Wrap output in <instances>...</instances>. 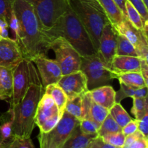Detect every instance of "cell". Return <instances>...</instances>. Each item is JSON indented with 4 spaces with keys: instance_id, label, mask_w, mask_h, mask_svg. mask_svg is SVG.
<instances>
[{
    "instance_id": "cell-46",
    "label": "cell",
    "mask_w": 148,
    "mask_h": 148,
    "mask_svg": "<svg viewBox=\"0 0 148 148\" xmlns=\"http://www.w3.org/2000/svg\"><path fill=\"white\" fill-rule=\"evenodd\" d=\"M143 1H144V2H145V5L147 6V4H148V0H143Z\"/></svg>"
},
{
    "instance_id": "cell-38",
    "label": "cell",
    "mask_w": 148,
    "mask_h": 148,
    "mask_svg": "<svg viewBox=\"0 0 148 148\" xmlns=\"http://www.w3.org/2000/svg\"><path fill=\"white\" fill-rule=\"evenodd\" d=\"M138 131L143 134L145 137L148 139V113L140 120H137Z\"/></svg>"
},
{
    "instance_id": "cell-42",
    "label": "cell",
    "mask_w": 148,
    "mask_h": 148,
    "mask_svg": "<svg viewBox=\"0 0 148 148\" xmlns=\"http://www.w3.org/2000/svg\"><path fill=\"white\" fill-rule=\"evenodd\" d=\"M9 37V27L7 22L0 18V38H6Z\"/></svg>"
},
{
    "instance_id": "cell-18",
    "label": "cell",
    "mask_w": 148,
    "mask_h": 148,
    "mask_svg": "<svg viewBox=\"0 0 148 148\" xmlns=\"http://www.w3.org/2000/svg\"><path fill=\"white\" fill-rule=\"evenodd\" d=\"M91 98L98 105L109 110L116 103V91L110 85H103L89 90Z\"/></svg>"
},
{
    "instance_id": "cell-36",
    "label": "cell",
    "mask_w": 148,
    "mask_h": 148,
    "mask_svg": "<svg viewBox=\"0 0 148 148\" xmlns=\"http://www.w3.org/2000/svg\"><path fill=\"white\" fill-rule=\"evenodd\" d=\"M131 4L139 12L141 17H143V21L148 22V10L147 7L145 4L143 0H128Z\"/></svg>"
},
{
    "instance_id": "cell-17",
    "label": "cell",
    "mask_w": 148,
    "mask_h": 148,
    "mask_svg": "<svg viewBox=\"0 0 148 148\" xmlns=\"http://www.w3.org/2000/svg\"><path fill=\"white\" fill-rule=\"evenodd\" d=\"M140 61L139 57L116 55L111 64V70L116 75L127 72H140Z\"/></svg>"
},
{
    "instance_id": "cell-6",
    "label": "cell",
    "mask_w": 148,
    "mask_h": 148,
    "mask_svg": "<svg viewBox=\"0 0 148 148\" xmlns=\"http://www.w3.org/2000/svg\"><path fill=\"white\" fill-rule=\"evenodd\" d=\"M80 70L86 77L89 90L103 85H109L113 79H116V75L104 64L98 53L82 56Z\"/></svg>"
},
{
    "instance_id": "cell-2",
    "label": "cell",
    "mask_w": 148,
    "mask_h": 148,
    "mask_svg": "<svg viewBox=\"0 0 148 148\" xmlns=\"http://www.w3.org/2000/svg\"><path fill=\"white\" fill-rule=\"evenodd\" d=\"M43 93L44 88L37 72L23 98L14 106L10 107L14 114L12 136L21 138L30 137L36 125L35 116L38 104Z\"/></svg>"
},
{
    "instance_id": "cell-15",
    "label": "cell",
    "mask_w": 148,
    "mask_h": 148,
    "mask_svg": "<svg viewBox=\"0 0 148 148\" xmlns=\"http://www.w3.org/2000/svg\"><path fill=\"white\" fill-rule=\"evenodd\" d=\"M23 59L18 44L10 38H0V66L14 70Z\"/></svg>"
},
{
    "instance_id": "cell-1",
    "label": "cell",
    "mask_w": 148,
    "mask_h": 148,
    "mask_svg": "<svg viewBox=\"0 0 148 148\" xmlns=\"http://www.w3.org/2000/svg\"><path fill=\"white\" fill-rule=\"evenodd\" d=\"M13 10L19 24L17 43L23 58L32 61L37 56H47L49 40L30 4L26 0H14Z\"/></svg>"
},
{
    "instance_id": "cell-30",
    "label": "cell",
    "mask_w": 148,
    "mask_h": 148,
    "mask_svg": "<svg viewBox=\"0 0 148 148\" xmlns=\"http://www.w3.org/2000/svg\"><path fill=\"white\" fill-rule=\"evenodd\" d=\"M119 132H121V128L116 122L113 117L108 114V115L106 117L102 122L100 128L98 129V136L101 137L106 134Z\"/></svg>"
},
{
    "instance_id": "cell-34",
    "label": "cell",
    "mask_w": 148,
    "mask_h": 148,
    "mask_svg": "<svg viewBox=\"0 0 148 148\" xmlns=\"http://www.w3.org/2000/svg\"><path fill=\"white\" fill-rule=\"evenodd\" d=\"M14 0H0V18L5 20L8 24L13 11Z\"/></svg>"
},
{
    "instance_id": "cell-43",
    "label": "cell",
    "mask_w": 148,
    "mask_h": 148,
    "mask_svg": "<svg viewBox=\"0 0 148 148\" xmlns=\"http://www.w3.org/2000/svg\"><path fill=\"white\" fill-rule=\"evenodd\" d=\"M140 73L143 75L145 81L148 84V62L147 60L141 59L140 61Z\"/></svg>"
},
{
    "instance_id": "cell-24",
    "label": "cell",
    "mask_w": 148,
    "mask_h": 148,
    "mask_svg": "<svg viewBox=\"0 0 148 148\" xmlns=\"http://www.w3.org/2000/svg\"><path fill=\"white\" fill-rule=\"evenodd\" d=\"M119 83L124 84L127 86L135 88H141L147 87L148 84L145 81L143 75L139 72H127V73L120 74L116 77Z\"/></svg>"
},
{
    "instance_id": "cell-4",
    "label": "cell",
    "mask_w": 148,
    "mask_h": 148,
    "mask_svg": "<svg viewBox=\"0 0 148 148\" xmlns=\"http://www.w3.org/2000/svg\"><path fill=\"white\" fill-rule=\"evenodd\" d=\"M69 4L88 32L98 51L103 28L110 23L99 0H69Z\"/></svg>"
},
{
    "instance_id": "cell-44",
    "label": "cell",
    "mask_w": 148,
    "mask_h": 148,
    "mask_svg": "<svg viewBox=\"0 0 148 148\" xmlns=\"http://www.w3.org/2000/svg\"><path fill=\"white\" fill-rule=\"evenodd\" d=\"M127 0H114L118 7H119L120 10L122 12L123 14L127 17V14H126V8H125V2Z\"/></svg>"
},
{
    "instance_id": "cell-28",
    "label": "cell",
    "mask_w": 148,
    "mask_h": 148,
    "mask_svg": "<svg viewBox=\"0 0 148 148\" xmlns=\"http://www.w3.org/2000/svg\"><path fill=\"white\" fill-rule=\"evenodd\" d=\"M116 55L138 57L134 46L125 36L120 34L119 33H117Z\"/></svg>"
},
{
    "instance_id": "cell-35",
    "label": "cell",
    "mask_w": 148,
    "mask_h": 148,
    "mask_svg": "<svg viewBox=\"0 0 148 148\" xmlns=\"http://www.w3.org/2000/svg\"><path fill=\"white\" fill-rule=\"evenodd\" d=\"M8 27L9 30H10V33H11V37L10 38L17 43V39H18L19 24L17 17H16L15 14H14V10H13L12 12L11 17H10V20H9Z\"/></svg>"
},
{
    "instance_id": "cell-37",
    "label": "cell",
    "mask_w": 148,
    "mask_h": 148,
    "mask_svg": "<svg viewBox=\"0 0 148 148\" xmlns=\"http://www.w3.org/2000/svg\"><path fill=\"white\" fill-rule=\"evenodd\" d=\"M79 128L83 133L88 134H98V130L96 126L91 121L81 120L79 121Z\"/></svg>"
},
{
    "instance_id": "cell-25",
    "label": "cell",
    "mask_w": 148,
    "mask_h": 148,
    "mask_svg": "<svg viewBox=\"0 0 148 148\" xmlns=\"http://www.w3.org/2000/svg\"><path fill=\"white\" fill-rule=\"evenodd\" d=\"M14 120L12 108H10L7 111L2 114L0 117V132L2 143L7 141L12 137V124Z\"/></svg>"
},
{
    "instance_id": "cell-8",
    "label": "cell",
    "mask_w": 148,
    "mask_h": 148,
    "mask_svg": "<svg viewBox=\"0 0 148 148\" xmlns=\"http://www.w3.org/2000/svg\"><path fill=\"white\" fill-rule=\"evenodd\" d=\"M49 50L55 54V60L59 65L62 75L80 70L82 56L62 37L52 38L49 41Z\"/></svg>"
},
{
    "instance_id": "cell-41",
    "label": "cell",
    "mask_w": 148,
    "mask_h": 148,
    "mask_svg": "<svg viewBox=\"0 0 148 148\" xmlns=\"http://www.w3.org/2000/svg\"><path fill=\"white\" fill-rule=\"evenodd\" d=\"M122 148H148V139L142 137L129 145L124 146Z\"/></svg>"
},
{
    "instance_id": "cell-23",
    "label": "cell",
    "mask_w": 148,
    "mask_h": 148,
    "mask_svg": "<svg viewBox=\"0 0 148 148\" xmlns=\"http://www.w3.org/2000/svg\"><path fill=\"white\" fill-rule=\"evenodd\" d=\"M44 92L51 97L62 115L64 112L65 106L67 101V97L63 90L58 85L57 83L51 84L44 88Z\"/></svg>"
},
{
    "instance_id": "cell-10",
    "label": "cell",
    "mask_w": 148,
    "mask_h": 148,
    "mask_svg": "<svg viewBox=\"0 0 148 148\" xmlns=\"http://www.w3.org/2000/svg\"><path fill=\"white\" fill-rule=\"evenodd\" d=\"M62 116L51 97L44 92L38 104L35 116V124L40 132H50L59 122Z\"/></svg>"
},
{
    "instance_id": "cell-33",
    "label": "cell",
    "mask_w": 148,
    "mask_h": 148,
    "mask_svg": "<svg viewBox=\"0 0 148 148\" xmlns=\"http://www.w3.org/2000/svg\"><path fill=\"white\" fill-rule=\"evenodd\" d=\"M125 136L121 132L116 133H111V134H106L101 137L104 142L108 143L115 147L122 148L125 141Z\"/></svg>"
},
{
    "instance_id": "cell-11",
    "label": "cell",
    "mask_w": 148,
    "mask_h": 148,
    "mask_svg": "<svg viewBox=\"0 0 148 148\" xmlns=\"http://www.w3.org/2000/svg\"><path fill=\"white\" fill-rule=\"evenodd\" d=\"M118 33L125 36L135 49L140 59L148 61L147 34L143 30H138L131 24L128 19L124 17L119 25L114 27Z\"/></svg>"
},
{
    "instance_id": "cell-45",
    "label": "cell",
    "mask_w": 148,
    "mask_h": 148,
    "mask_svg": "<svg viewBox=\"0 0 148 148\" xmlns=\"http://www.w3.org/2000/svg\"><path fill=\"white\" fill-rule=\"evenodd\" d=\"M2 144V139H1V132H0V146Z\"/></svg>"
},
{
    "instance_id": "cell-22",
    "label": "cell",
    "mask_w": 148,
    "mask_h": 148,
    "mask_svg": "<svg viewBox=\"0 0 148 148\" xmlns=\"http://www.w3.org/2000/svg\"><path fill=\"white\" fill-rule=\"evenodd\" d=\"M147 97V87L135 88L120 83V89L116 92V103H120L127 98H145Z\"/></svg>"
},
{
    "instance_id": "cell-16",
    "label": "cell",
    "mask_w": 148,
    "mask_h": 148,
    "mask_svg": "<svg viewBox=\"0 0 148 148\" xmlns=\"http://www.w3.org/2000/svg\"><path fill=\"white\" fill-rule=\"evenodd\" d=\"M82 116L81 120L91 121L97 128L99 129L103 120L109 114V110L94 102L89 91L82 95Z\"/></svg>"
},
{
    "instance_id": "cell-29",
    "label": "cell",
    "mask_w": 148,
    "mask_h": 148,
    "mask_svg": "<svg viewBox=\"0 0 148 148\" xmlns=\"http://www.w3.org/2000/svg\"><path fill=\"white\" fill-rule=\"evenodd\" d=\"M82 95H78L71 99H67L64 111L73 116L79 121L82 119Z\"/></svg>"
},
{
    "instance_id": "cell-9",
    "label": "cell",
    "mask_w": 148,
    "mask_h": 148,
    "mask_svg": "<svg viewBox=\"0 0 148 148\" xmlns=\"http://www.w3.org/2000/svg\"><path fill=\"white\" fill-rule=\"evenodd\" d=\"M37 72L33 62L25 58L14 68L12 71V96L9 102L10 107L23 98Z\"/></svg>"
},
{
    "instance_id": "cell-19",
    "label": "cell",
    "mask_w": 148,
    "mask_h": 148,
    "mask_svg": "<svg viewBox=\"0 0 148 148\" xmlns=\"http://www.w3.org/2000/svg\"><path fill=\"white\" fill-rule=\"evenodd\" d=\"M78 125L60 148H88L98 134H88L81 131Z\"/></svg>"
},
{
    "instance_id": "cell-12",
    "label": "cell",
    "mask_w": 148,
    "mask_h": 148,
    "mask_svg": "<svg viewBox=\"0 0 148 148\" xmlns=\"http://www.w3.org/2000/svg\"><path fill=\"white\" fill-rule=\"evenodd\" d=\"M117 31L111 23L104 25L99 39L98 53L104 64L111 69L113 59L116 55Z\"/></svg>"
},
{
    "instance_id": "cell-21",
    "label": "cell",
    "mask_w": 148,
    "mask_h": 148,
    "mask_svg": "<svg viewBox=\"0 0 148 148\" xmlns=\"http://www.w3.org/2000/svg\"><path fill=\"white\" fill-rule=\"evenodd\" d=\"M99 1L114 27L119 25L125 16L123 14L122 12L114 0H99Z\"/></svg>"
},
{
    "instance_id": "cell-32",
    "label": "cell",
    "mask_w": 148,
    "mask_h": 148,
    "mask_svg": "<svg viewBox=\"0 0 148 148\" xmlns=\"http://www.w3.org/2000/svg\"><path fill=\"white\" fill-rule=\"evenodd\" d=\"M133 106L131 112L136 120H140L148 113L147 97L145 98H132Z\"/></svg>"
},
{
    "instance_id": "cell-20",
    "label": "cell",
    "mask_w": 148,
    "mask_h": 148,
    "mask_svg": "<svg viewBox=\"0 0 148 148\" xmlns=\"http://www.w3.org/2000/svg\"><path fill=\"white\" fill-rule=\"evenodd\" d=\"M12 96V70L0 66V100L10 102Z\"/></svg>"
},
{
    "instance_id": "cell-3",
    "label": "cell",
    "mask_w": 148,
    "mask_h": 148,
    "mask_svg": "<svg viewBox=\"0 0 148 148\" xmlns=\"http://www.w3.org/2000/svg\"><path fill=\"white\" fill-rule=\"evenodd\" d=\"M46 36L49 41L54 38H64L81 56L97 53L89 33L70 7L57 20Z\"/></svg>"
},
{
    "instance_id": "cell-5",
    "label": "cell",
    "mask_w": 148,
    "mask_h": 148,
    "mask_svg": "<svg viewBox=\"0 0 148 148\" xmlns=\"http://www.w3.org/2000/svg\"><path fill=\"white\" fill-rule=\"evenodd\" d=\"M33 8L40 27L47 34L69 9V0H26Z\"/></svg>"
},
{
    "instance_id": "cell-14",
    "label": "cell",
    "mask_w": 148,
    "mask_h": 148,
    "mask_svg": "<svg viewBox=\"0 0 148 148\" xmlns=\"http://www.w3.org/2000/svg\"><path fill=\"white\" fill-rule=\"evenodd\" d=\"M57 84L65 92L67 99L82 95L89 91L86 77L81 70L62 75Z\"/></svg>"
},
{
    "instance_id": "cell-26",
    "label": "cell",
    "mask_w": 148,
    "mask_h": 148,
    "mask_svg": "<svg viewBox=\"0 0 148 148\" xmlns=\"http://www.w3.org/2000/svg\"><path fill=\"white\" fill-rule=\"evenodd\" d=\"M109 114L121 128L124 127L134 119L132 118L120 103H115L109 109Z\"/></svg>"
},
{
    "instance_id": "cell-13",
    "label": "cell",
    "mask_w": 148,
    "mask_h": 148,
    "mask_svg": "<svg viewBox=\"0 0 148 148\" xmlns=\"http://www.w3.org/2000/svg\"><path fill=\"white\" fill-rule=\"evenodd\" d=\"M37 67L40 82L43 88L51 84L57 83L62 77V72L59 65L55 59H49L47 56H40L31 61Z\"/></svg>"
},
{
    "instance_id": "cell-40",
    "label": "cell",
    "mask_w": 148,
    "mask_h": 148,
    "mask_svg": "<svg viewBox=\"0 0 148 148\" xmlns=\"http://www.w3.org/2000/svg\"><path fill=\"white\" fill-rule=\"evenodd\" d=\"M138 130V127H137V121L136 119L132 120L131 121L126 124L124 127L121 128V132L123 133L125 137L130 135V134H133L135 132Z\"/></svg>"
},
{
    "instance_id": "cell-7",
    "label": "cell",
    "mask_w": 148,
    "mask_h": 148,
    "mask_svg": "<svg viewBox=\"0 0 148 148\" xmlns=\"http://www.w3.org/2000/svg\"><path fill=\"white\" fill-rule=\"evenodd\" d=\"M79 124V121L64 111L56 125L47 133L40 132L38 140L40 148H60Z\"/></svg>"
},
{
    "instance_id": "cell-31",
    "label": "cell",
    "mask_w": 148,
    "mask_h": 148,
    "mask_svg": "<svg viewBox=\"0 0 148 148\" xmlns=\"http://www.w3.org/2000/svg\"><path fill=\"white\" fill-rule=\"evenodd\" d=\"M0 148H35V146L30 137L21 138L12 136L10 140L2 143Z\"/></svg>"
},
{
    "instance_id": "cell-27",
    "label": "cell",
    "mask_w": 148,
    "mask_h": 148,
    "mask_svg": "<svg viewBox=\"0 0 148 148\" xmlns=\"http://www.w3.org/2000/svg\"><path fill=\"white\" fill-rule=\"evenodd\" d=\"M125 8L127 18L131 24L138 30H143V27L145 25L148 24V22L143 21V17H141L139 12L128 0H127L125 2Z\"/></svg>"
},
{
    "instance_id": "cell-39",
    "label": "cell",
    "mask_w": 148,
    "mask_h": 148,
    "mask_svg": "<svg viewBox=\"0 0 148 148\" xmlns=\"http://www.w3.org/2000/svg\"><path fill=\"white\" fill-rule=\"evenodd\" d=\"M88 148H120L113 146L111 145L108 144V143H106L103 141L102 138L99 136L95 137L92 142L90 144V146Z\"/></svg>"
}]
</instances>
